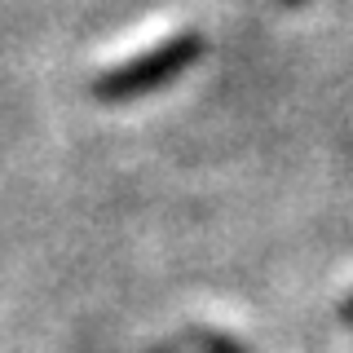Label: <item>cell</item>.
Wrapping results in <instances>:
<instances>
[{
    "instance_id": "1",
    "label": "cell",
    "mask_w": 353,
    "mask_h": 353,
    "mask_svg": "<svg viewBox=\"0 0 353 353\" xmlns=\"http://www.w3.org/2000/svg\"><path fill=\"white\" fill-rule=\"evenodd\" d=\"M199 58H203V31L185 27V31H176V36H168L163 44H154V49H146V53H137V58L102 71L93 80V97L106 102V106L146 97V93H154V88L172 84L176 75H185Z\"/></svg>"
},
{
    "instance_id": "2",
    "label": "cell",
    "mask_w": 353,
    "mask_h": 353,
    "mask_svg": "<svg viewBox=\"0 0 353 353\" xmlns=\"http://www.w3.org/2000/svg\"><path fill=\"white\" fill-rule=\"evenodd\" d=\"M185 340H190L199 353H248L239 340H230L225 331H212V327H185Z\"/></svg>"
},
{
    "instance_id": "3",
    "label": "cell",
    "mask_w": 353,
    "mask_h": 353,
    "mask_svg": "<svg viewBox=\"0 0 353 353\" xmlns=\"http://www.w3.org/2000/svg\"><path fill=\"white\" fill-rule=\"evenodd\" d=\"M340 323H345V327H353V296H349L345 305H340Z\"/></svg>"
},
{
    "instance_id": "4",
    "label": "cell",
    "mask_w": 353,
    "mask_h": 353,
    "mask_svg": "<svg viewBox=\"0 0 353 353\" xmlns=\"http://www.w3.org/2000/svg\"><path fill=\"white\" fill-rule=\"evenodd\" d=\"M279 5H283V9H301L305 0H279Z\"/></svg>"
},
{
    "instance_id": "5",
    "label": "cell",
    "mask_w": 353,
    "mask_h": 353,
    "mask_svg": "<svg viewBox=\"0 0 353 353\" xmlns=\"http://www.w3.org/2000/svg\"><path fill=\"white\" fill-rule=\"evenodd\" d=\"M150 353H172V349H168V345H159V349H150Z\"/></svg>"
}]
</instances>
